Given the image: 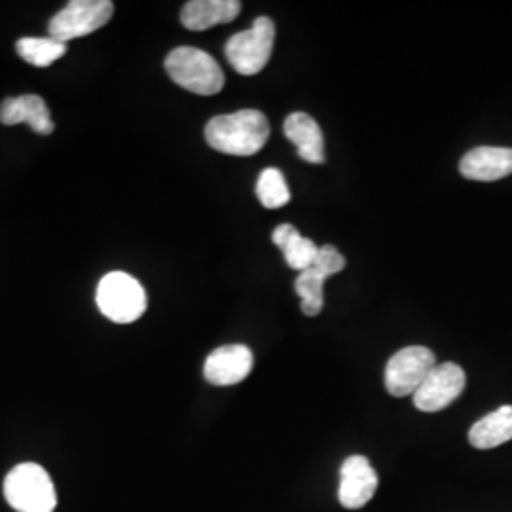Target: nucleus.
Returning <instances> with one entry per match:
<instances>
[{"instance_id":"nucleus-3","label":"nucleus","mask_w":512,"mask_h":512,"mask_svg":"<svg viewBox=\"0 0 512 512\" xmlns=\"http://www.w3.org/2000/svg\"><path fill=\"white\" fill-rule=\"evenodd\" d=\"M165 71L177 86L196 95H217L224 88V73L219 63L198 48H175L165 57Z\"/></svg>"},{"instance_id":"nucleus-7","label":"nucleus","mask_w":512,"mask_h":512,"mask_svg":"<svg viewBox=\"0 0 512 512\" xmlns=\"http://www.w3.org/2000/svg\"><path fill=\"white\" fill-rule=\"evenodd\" d=\"M435 365V353L425 346H410L397 351L385 366V387L389 395H414Z\"/></svg>"},{"instance_id":"nucleus-18","label":"nucleus","mask_w":512,"mask_h":512,"mask_svg":"<svg viewBox=\"0 0 512 512\" xmlns=\"http://www.w3.org/2000/svg\"><path fill=\"white\" fill-rule=\"evenodd\" d=\"M327 277L317 272L313 266L300 272L294 281V291L300 296V310L308 317H315L323 311L325 298H323V287Z\"/></svg>"},{"instance_id":"nucleus-11","label":"nucleus","mask_w":512,"mask_h":512,"mask_svg":"<svg viewBox=\"0 0 512 512\" xmlns=\"http://www.w3.org/2000/svg\"><path fill=\"white\" fill-rule=\"evenodd\" d=\"M459 173L469 181L480 183H494L505 179L512 175V148H473L461 158Z\"/></svg>"},{"instance_id":"nucleus-20","label":"nucleus","mask_w":512,"mask_h":512,"mask_svg":"<svg viewBox=\"0 0 512 512\" xmlns=\"http://www.w3.org/2000/svg\"><path fill=\"white\" fill-rule=\"evenodd\" d=\"M311 266L329 279L330 275L340 274L346 268V258L336 247L323 245V247H319L317 258Z\"/></svg>"},{"instance_id":"nucleus-19","label":"nucleus","mask_w":512,"mask_h":512,"mask_svg":"<svg viewBox=\"0 0 512 512\" xmlns=\"http://www.w3.org/2000/svg\"><path fill=\"white\" fill-rule=\"evenodd\" d=\"M256 198L266 209H279L291 202V190L285 175L275 167L264 169L256 181Z\"/></svg>"},{"instance_id":"nucleus-2","label":"nucleus","mask_w":512,"mask_h":512,"mask_svg":"<svg viewBox=\"0 0 512 512\" xmlns=\"http://www.w3.org/2000/svg\"><path fill=\"white\" fill-rule=\"evenodd\" d=\"M4 497L18 512H54L57 505L52 476L37 463H21L6 475Z\"/></svg>"},{"instance_id":"nucleus-5","label":"nucleus","mask_w":512,"mask_h":512,"mask_svg":"<svg viewBox=\"0 0 512 512\" xmlns=\"http://www.w3.org/2000/svg\"><path fill=\"white\" fill-rule=\"evenodd\" d=\"M275 25L270 18H256L253 27L230 38L224 54L234 71L243 76L258 74L274 52Z\"/></svg>"},{"instance_id":"nucleus-12","label":"nucleus","mask_w":512,"mask_h":512,"mask_svg":"<svg viewBox=\"0 0 512 512\" xmlns=\"http://www.w3.org/2000/svg\"><path fill=\"white\" fill-rule=\"evenodd\" d=\"M0 122L4 126L29 124L38 135H50L55 128L46 101L38 95H21L6 99L0 105Z\"/></svg>"},{"instance_id":"nucleus-13","label":"nucleus","mask_w":512,"mask_h":512,"mask_svg":"<svg viewBox=\"0 0 512 512\" xmlns=\"http://www.w3.org/2000/svg\"><path fill=\"white\" fill-rule=\"evenodd\" d=\"M285 137L296 147L300 160L308 164L325 162V139L319 124L306 112H293L285 120Z\"/></svg>"},{"instance_id":"nucleus-1","label":"nucleus","mask_w":512,"mask_h":512,"mask_svg":"<svg viewBox=\"0 0 512 512\" xmlns=\"http://www.w3.org/2000/svg\"><path fill=\"white\" fill-rule=\"evenodd\" d=\"M270 137V122L260 110L220 114L205 126L207 145L230 156H253Z\"/></svg>"},{"instance_id":"nucleus-8","label":"nucleus","mask_w":512,"mask_h":512,"mask_svg":"<svg viewBox=\"0 0 512 512\" xmlns=\"http://www.w3.org/2000/svg\"><path fill=\"white\" fill-rule=\"evenodd\" d=\"M467 384L465 370L456 363H442L427 374L418 391L412 395L414 406L421 412H440L458 399Z\"/></svg>"},{"instance_id":"nucleus-14","label":"nucleus","mask_w":512,"mask_h":512,"mask_svg":"<svg viewBox=\"0 0 512 512\" xmlns=\"http://www.w3.org/2000/svg\"><path fill=\"white\" fill-rule=\"evenodd\" d=\"M239 12V0H190L184 4L181 21L190 31H207L215 25L234 21Z\"/></svg>"},{"instance_id":"nucleus-16","label":"nucleus","mask_w":512,"mask_h":512,"mask_svg":"<svg viewBox=\"0 0 512 512\" xmlns=\"http://www.w3.org/2000/svg\"><path fill=\"white\" fill-rule=\"evenodd\" d=\"M272 241L281 249L287 266L296 272L311 268L319 253V247L311 239L304 238L293 224L277 226L272 234Z\"/></svg>"},{"instance_id":"nucleus-6","label":"nucleus","mask_w":512,"mask_h":512,"mask_svg":"<svg viewBox=\"0 0 512 512\" xmlns=\"http://www.w3.org/2000/svg\"><path fill=\"white\" fill-rule=\"evenodd\" d=\"M112 14L114 4L110 0H73L55 14L48 31L50 37L67 44L69 40L86 37L105 27Z\"/></svg>"},{"instance_id":"nucleus-10","label":"nucleus","mask_w":512,"mask_h":512,"mask_svg":"<svg viewBox=\"0 0 512 512\" xmlns=\"http://www.w3.org/2000/svg\"><path fill=\"white\" fill-rule=\"evenodd\" d=\"M255 365L253 351L243 344L217 348L205 361L203 376L211 385L228 387L243 382Z\"/></svg>"},{"instance_id":"nucleus-9","label":"nucleus","mask_w":512,"mask_h":512,"mask_svg":"<svg viewBox=\"0 0 512 512\" xmlns=\"http://www.w3.org/2000/svg\"><path fill=\"white\" fill-rule=\"evenodd\" d=\"M378 490V473L365 456H351L342 463L338 499L349 511L363 509Z\"/></svg>"},{"instance_id":"nucleus-17","label":"nucleus","mask_w":512,"mask_h":512,"mask_svg":"<svg viewBox=\"0 0 512 512\" xmlns=\"http://www.w3.org/2000/svg\"><path fill=\"white\" fill-rule=\"evenodd\" d=\"M19 57L23 61H27L29 65L38 67V69H46L50 65H54L57 59H61L67 52V44L59 42L55 38H21L16 44Z\"/></svg>"},{"instance_id":"nucleus-15","label":"nucleus","mask_w":512,"mask_h":512,"mask_svg":"<svg viewBox=\"0 0 512 512\" xmlns=\"http://www.w3.org/2000/svg\"><path fill=\"white\" fill-rule=\"evenodd\" d=\"M512 440V406L505 404L476 421L469 431V442L476 450H492Z\"/></svg>"},{"instance_id":"nucleus-4","label":"nucleus","mask_w":512,"mask_h":512,"mask_svg":"<svg viewBox=\"0 0 512 512\" xmlns=\"http://www.w3.org/2000/svg\"><path fill=\"white\" fill-rule=\"evenodd\" d=\"M95 300L101 313L118 325L133 323L147 311V293L143 285L126 272L105 275L99 281Z\"/></svg>"}]
</instances>
